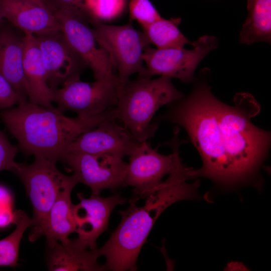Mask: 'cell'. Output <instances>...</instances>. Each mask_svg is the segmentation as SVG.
I'll list each match as a JSON object with an SVG mask.
<instances>
[{
	"label": "cell",
	"instance_id": "cell-1",
	"mask_svg": "<svg viewBox=\"0 0 271 271\" xmlns=\"http://www.w3.org/2000/svg\"><path fill=\"white\" fill-rule=\"evenodd\" d=\"M171 104L163 119L184 128L198 151L203 166L197 170V177L229 186L245 182L256 173L268 150L270 134L250 120L260 110L252 95L238 93L233 105H229L204 83Z\"/></svg>",
	"mask_w": 271,
	"mask_h": 271
},
{
	"label": "cell",
	"instance_id": "cell-2",
	"mask_svg": "<svg viewBox=\"0 0 271 271\" xmlns=\"http://www.w3.org/2000/svg\"><path fill=\"white\" fill-rule=\"evenodd\" d=\"M193 177V169L179 160L168 177L145 197V204L139 207L138 199L129 200L128 207L119 211L121 221L110 238L98 250L105 258L106 270H136L141 250L155 222L168 207L176 202L199 197V180L188 183Z\"/></svg>",
	"mask_w": 271,
	"mask_h": 271
},
{
	"label": "cell",
	"instance_id": "cell-3",
	"mask_svg": "<svg viewBox=\"0 0 271 271\" xmlns=\"http://www.w3.org/2000/svg\"><path fill=\"white\" fill-rule=\"evenodd\" d=\"M0 109V118L27 156L63 161L69 146L81 134L103 121L117 118L115 107L90 117H68L57 108L29 101Z\"/></svg>",
	"mask_w": 271,
	"mask_h": 271
},
{
	"label": "cell",
	"instance_id": "cell-4",
	"mask_svg": "<svg viewBox=\"0 0 271 271\" xmlns=\"http://www.w3.org/2000/svg\"><path fill=\"white\" fill-rule=\"evenodd\" d=\"M183 96L168 77L161 76L152 79L139 76L136 80H128L118 94L115 106L117 118L142 143L155 134L158 126L151 121L157 111Z\"/></svg>",
	"mask_w": 271,
	"mask_h": 271
},
{
	"label": "cell",
	"instance_id": "cell-5",
	"mask_svg": "<svg viewBox=\"0 0 271 271\" xmlns=\"http://www.w3.org/2000/svg\"><path fill=\"white\" fill-rule=\"evenodd\" d=\"M55 163L45 157L34 156L30 164L19 163L15 173L23 182L33 206L32 229L30 241L45 235L49 212L60 189L76 178L62 173Z\"/></svg>",
	"mask_w": 271,
	"mask_h": 271
},
{
	"label": "cell",
	"instance_id": "cell-6",
	"mask_svg": "<svg viewBox=\"0 0 271 271\" xmlns=\"http://www.w3.org/2000/svg\"><path fill=\"white\" fill-rule=\"evenodd\" d=\"M89 22L98 45L106 53L111 64L117 71L118 96L129 77L144 70L143 54L149 46L143 32L129 23L122 26L108 25L90 18Z\"/></svg>",
	"mask_w": 271,
	"mask_h": 271
},
{
	"label": "cell",
	"instance_id": "cell-7",
	"mask_svg": "<svg viewBox=\"0 0 271 271\" xmlns=\"http://www.w3.org/2000/svg\"><path fill=\"white\" fill-rule=\"evenodd\" d=\"M193 49L184 47L166 49L145 48L143 54L145 63L139 76L151 78L157 75L177 78L183 82H191L201 60L217 47L216 37L207 35L192 42Z\"/></svg>",
	"mask_w": 271,
	"mask_h": 271
},
{
	"label": "cell",
	"instance_id": "cell-8",
	"mask_svg": "<svg viewBox=\"0 0 271 271\" xmlns=\"http://www.w3.org/2000/svg\"><path fill=\"white\" fill-rule=\"evenodd\" d=\"M179 130L176 128L169 142L172 153L164 155L153 149L147 141L141 143L129 156L124 180V186L132 187L135 198H145L155 190L162 183L163 178L169 175L180 156L178 138Z\"/></svg>",
	"mask_w": 271,
	"mask_h": 271
},
{
	"label": "cell",
	"instance_id": "cell-9",
	"mask_svg": "<svg viewBox=\"0 0 271 271\" xmlns=\"http://www.w3.org/2000/svg\"><path fill=\"white\" fill-rule=\"evenodd\" d=\"M117 100V76L93 82L78 79L53 90V102L59 110L71 111L81 117L99 115L115 107Z\"/></svg>",
	"mask_w": 271,
	"mask_h": 271
},
{
	"label": "cell",
	"instance_id": "cell-10",
	"mask_svg": "<svg viewBox=\"0 0 271 271\" xmlns=\"http://www.w3.org/2000/svg\"><path fill=\"white\" fill-rule=\"evenodd\" d=\"M68 43L93 72L95 80L116 77L106 53L98 45L92 29L87 25L89 15L85 12L54 11Z\"/></svg>",
	"mask_w": 271,
	"mask_h": 271
},
{
	"label": "cell",
	"instance_id": "cell-11",
	"mask_svg": "<svg viewBox=\"0 0 271 271\" xmlns=\"http://www.w3.org/2000/svg\"><path fill=\"white\" fill-rule=\"evenodd\" d=\"M62 161L77 176L79 183L91 189L92 195H99L104 189L114 191L124 186L127 163L121 158L67 153Z\"/></svg>",
	"mask_w": 271,
	"mask_h": 271
},
{
	"label": "cell",
	"instance_id": "cell-12",
	"mask_svg": "<svg viewBox=\"0 0 271 271\" xmlns=\"http://www.w3.org/2000/svg\"><path fill=\"white\" fill-rule=\"evenodd\" d=\"M34 35L46 69L47 83L52 90L80 79L87 66L68 43L61 31Z\"/></svg>",
	"mask_w": 271,
	"mask_h": 271
},
{
	"label": "cell",
	"instance_id": "cell-13",
	"mask_svg": "<svg viewBox=\"0 0 271 271\" xmlns=\"http://www.w3.org/2000/svg\"><path fill=\"white\" fill-rule=\"evenodd\" d=\"M114 120H105L81 134L69 146L66 153L107 155L121 158L129 156L141 143Z\"/></svg>",
	"mask_w": 271,
	"mask_h": 271
},
{
	"label": "cell",
	"instance_id": "cell-14",
	"mask_svg": "<svg viewBox=\"0 0 271 271\" xmlns=\"http://www.w3.org/2000/svg\"><path fill=\"white\" fill-rule=\"evenodd\" d=\"M77 195L80 202L73 207L77 239L88 248L94 249L97 248V238L107 228L112 210L125 203L126 199L119 193L107 197L91 195L88 198L82 193Z\"/></svg>",
	"mask_w": 271,
	"mask_h": 271
},
{
	"label": "cell",
	"instance_id": "cell-15",
	"mask_svg": "<svg viewBox=\"0 0 271 271\" xmlns=\"http://www.w3.org/2000/svg\"><path fill=\"white\" fill-rule=\"evenodd\" d=\"M3 18L24 33L33 35L61 31L54 12L32 0H1Z\"/></svg>",
	"mask_w": 271,
	"mask_h": 271
},
{
	"label": "cell",
	"instance_id": "cell-16",
	"mask_svg": "<svg viewBox=\"0 0 271 271\" xmlns=\"http://www.w3.org/2000/svg\"><path fill=\"white\" fill-rule=\"evenodd\" d=\"M23 70L28 101L45 107L53 106V90L47 83V72L36 36L24 33Z\"/></svg>",
	"mask_w": 271,
	"mask_h": 271
},
{
	"label": "cell",
	"instance_id": "cell-17",
	"mask_svg": "<svg viewBox=\"0 0 271 271\" xmlns=\"http://www.w3.org/2000/svg\"><path fill=\"white\" fill-rule=\"evenodd\" d=\"M47 245L49 270H106L104 265L98 262L101 256L98 248L90 249L77 238L70 239L67 243L54 242Z\"/></svg>",
	"mask_w": 271,
	"mask_h": 271
},
{
	"label": "cell",
	"instance_id": "cell-18",
	"mask_svg": "<svg viewBox=\"0 0 271 271\" xmlns=\"http://www.w3.org/2000/svg\"><path fill=\"white\" fill-rule=\"evenodd\" d=\"M23 54V38H19L10 31H0V72L18 96L20 103L28 100Z\"/></svg>",
	"mask_w": 271,
	"mask_h": 271
},
{
	"label": "cell",
	"instance_id": "cell-19",
	"mask_svg": "<svg viewBox=\"0 0 271 271\" xmlns=\"http://www.w3.org/2000/svg\"><path fill=\"white\" fill-rule=\"evenodd\" d=\"M78 183L79 181L76 175L74 179L59 191L48 217L45 233L47 245L58 241L62 244L67 243L70 240L69 235L76 232L71 193Z\"/></svg>",
	"mask_w": 271,
	"mask_h": 271
},
{
	"label": "cell",
	"instance_id": "cell-20",
	"mask_svg": "<svg viewBox=\"0 0 271 271\" xmlns=\"http://www.w3.org/2000/svg\"><path fill=\"white\" fill-rule=\"evenodd\" d=\"M248 16L239 34L240 42L250 45L271 41V0H247Z\"/></svg>",
	"mask_w": 271,
	"mask_h": 271
},
{
	"label": "cell",
	"instance_id": "cell-21",
	"mask_svg": "<svg viewBox=\"0 0 271 271\" xmlns=\"http://www.w3.org/2000/svg\"><path fill=\"white\" fill-rule=\"evenodd\" d=\"M180 18L165 19L163 18L142 27L149 43L157 49L184 47L192 44L181 32L178 26Z\"/></svg>",
	"mask_w": 271,
	"mask_h": 271
},
{
	"label": "cell",
	"instance_id": "cell-22",
	"mask_svg": "<svg viewBox=\"0 0 271 271\" xmlns=\"http://www.w3.org/2000/svg\"><path fill=\"white\" fill-rule=\"evenodd\" d=\"M15 230L9 236L0 240V266L15 267L17 265L20 243L25 230L32 226V218L24 211L13 212Z\"/></svg>",
	"mask_w": 271,
	"mask_h": 271
},
{
	"label": "cell",
	"instance_id": "cell-23",
	"mask_svg": "<svg viewBox=\"0 0 271 271\" xmlns=\"http://www.w3.org/2000/svg\"><path fill=\"white\" fill-rule=\"evenodd\" d=\"M85 7L90 17L102 21L118 17L124 10L126 0H85Z\"/></svg>",
	"mask_w": 271,
	"mask_h": 271
},
{
	"label": "cell",
	"instance_id": "cell-24",
	"mask_svg": "<svg viewBox=\"0 0 271 271\" xmlns=\"http://www.w3.org/2000/svg\"><path fill=\"white\" fill-rule=\"evenodd\" d=\"M129 9L130 19L142 27L162 18L150 0H130Z\"/></svg>",
	"mask_w": 271,
	"mask_h": 271
},
{
	"label": "cell",
	"instance_id": "cell-25",
	"mask_svg": "<svg viewBox=\"0 0 271 271\" xmlns=\"http://www.w3.org/2000/svg\"><path fill=\"white\" fill-rule=\"evenodd\" d=\"M19 151L18 146L12 144L0 130V171H11L15 173L19 163L15 161L16 155Z\"/></svg>",
	"mask_w": 271,
	"mask_h": 271
},
{
	"label": "cell",
	"instance_id": "cell-26",
	"mask_svg": "<svg viewBox=\"0 0 271 271\" xmlns=\"http://www.w3.org/2000/svg\"><path fill=\"white\" fill-rule=\"evenodd\" d=\"M20 103L18 96L0 72V109L10 108Z\"/></svg>",
	"mask_w": 271,
	"mask_h": 271
},
{
	"label": "cell",
	"instance_id": "cell-27",
	"mask_svg": "<svg viewBox=\"0 0 271 271\" xmlns=\"http://www.w3.org/2000/svg\"><path fill=\"white\" fill-rule=\"evenodd\" d=\"M53 11L64 10L73 12H86L85 0H46Z\"/></svg>",
	"mask_w": 271,
	"mask_h": 271
},
{
	"label": "cell",
	"instance_id": "cell-28",
	"mask_svg": "<svg viewBox=\"0 0 271 271\" xmlns=\"http://www.w3.org/2000/svg\"><path fill=\"white\" fill-rule=\"evenodd\" d=\"M11 198L8 191L0 186V227L8 225L13 220V212L10 208Z\"/></svg>",
	"mask_w": 271,
	"mask_h": 271
},
{
	"label": "cell",
	"instance_id": "cell-29",
	"mask_svg": "<svg viewBox=\"0 0 271 271\" xmlns=\"http://www.w3.org/2000/svg\"><path fill=\"white\" fill-rule=\"evenodd\" d=\"M32 1L36 2V3H37L38 4H39V5H40L41 6L44 8L52 10L51 8L50 7V6H49V5L48 4L46 0H32Z\"/></svg>",
	"mask_w": 271,
	"mask_h": 271
},
{
	"label": "cell",
	"instance_id": "cell-30",
	"mask_svg": "<svg viewBox=\"0 0 271 271\" xmlns=\"http://www.w3.org/2000/svg\"><path fill=\"white\" fill-rule=\"evenodd\" d=\"M0 3H1V0H0ZM3 19H4V18H3V17H2V15H1V10H0V25L2 24Z\"/></svg>",
	"mask_w": 271,
	"mask_h": 271
}]
</instances>
